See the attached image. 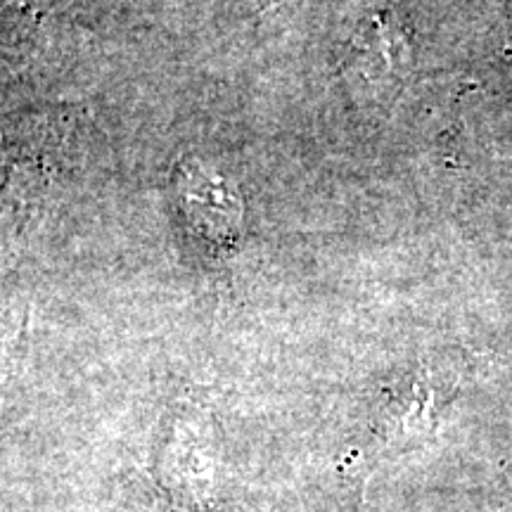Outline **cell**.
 <instances>
[{"mask_svg":"<svg viewBox=\"0 0 512 512\" xmlns=\"http://www.w3.org/2000/svg\"><path fill=\"white\" fill-rule=\"evenodd\" d=\"M411 67V43L401 29L377 27L358 36L354 55L349 57V74L373 95L375 86H387ZM377 91V88H375Z\"/></svg>","mask_w":512,"mask_h":512,"instance_id":"cell-1","label":"cell"}]
</instances>
